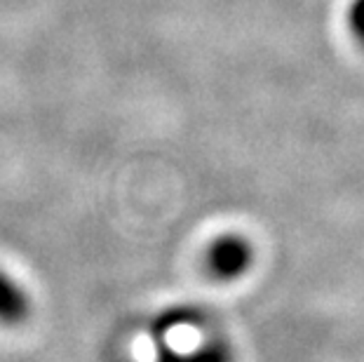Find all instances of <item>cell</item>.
Returning <instances> with one entry per match:
<instances>
[{
    "label": "cell",
    "mask_w": 364,
    "mask_h": 362,
    "mask_svg": "<svg viewBox=\"0 0 364 362\" xmlns=\"http://www.w3.org/2000/svg\"><path fill=\"white\" fill-rule=\"evenodd\" d=\"M28 315V299L21 287L12 278L0 271V322L3 325H17L26 320Z\"/></svg>",
    "instance_id": "2"
},
{
    "label": "cell",
    "mask_w": 364,
    "mask_h": 362,
    "mask_svg": "<svg viewBox=\"0 0 364 362\" xmlns=\"http://www.w3.org/2000/svg\"><path fill=\"white\" fill-rule=\"evenodd\" d=\"M252 245L242 235H221L209 245L205 264L216 280H235L252 266Z\"/></svg>",
    "instance_id": "1"
},
{
    "label": "cell",
    "mask_w": 364,
    "mask_h": 362,
    "mask_svg": "<svg viewBox=\"0 0 364 362\" xmlns=\"http://www.w3.org/2000/svg\"><path fill=\"white\" fill-rule=\"evenodd\" d=\"M160 362H233V358H230V351L226 346L209 344L196 353H188V356H179V353L167 351L160 356Z\"/></svg>",
    "instance_id": "3"
},
{
    "label": "cell",
    "mask_w": 364,
    "mask_h": 362,
    "mask_svg": "<svg viewBox=\"0 0 364 362\" xmlns=\"http://www.w3.org/2000/svg\"><path fill=\"white\" fill-rule=\"evenodd\" d=\"M348 28L364 50V0H353L348 7Z\"/></svg>",
    "instance_id": "4"
}]
</instances>
